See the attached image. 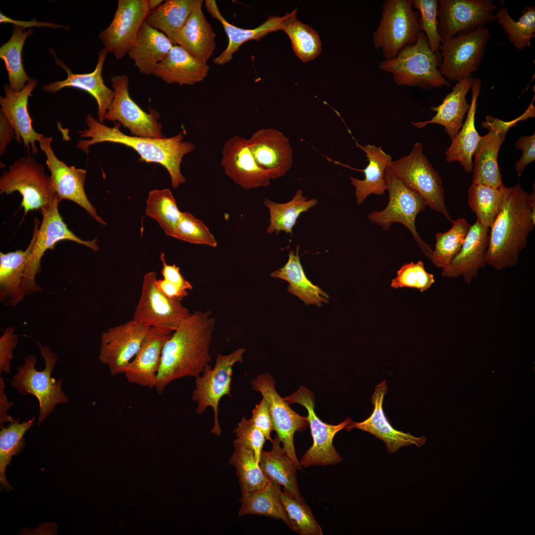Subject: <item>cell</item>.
Wrapping results in <instances>:
<instances>
[{
	"mask_svg": "<svg viewBox=\"0 0 535 535\" xmlns=\"http://www.w3.org/2000/svg\"><path fill=\"white\" fill-rule=\"evenodd\" d=\"M215 322L210 311H196L174 330L163 348L155 385L158 394L173 380L201 375L211 360Z\"/></svg>",
	"mask_w": 535,
	"mask_h": 535,
	"instance_id": "cell-1",
	"label": "cell"
},
{
	"mask_svg": "<svg viewBox=\"0 0 535 535\" xmlns=\"http://www.w3.org/2000/svg\"><path fill=\"white\" fill-rule=\"evenodd\" d=\"M535 225V185L530 194L519 183L505 186L501 208L490 228L486 265L496 270L515 266Z\"/></svg>",
	"mask_w": 535,
	"mask_h": 535,
	"instance_id": "cell-2",
	"label": "cell"
},
{
	"mask_svg": "<svg viewBox=\"0 0 535 535\" xmlns=\"http://www.w3.org/2000/svg\"><path fill=\"white\" fill-rule=\"evenodd\" d=\"M87 129L78 132L82 138L89 140H79L76 147L86 154L89 147L95 144L111 142L123 144L136 151L140 156L139 160L158 163L167 170L171 180L172 188L176 189L186 182V179L180 171L183 157L194 150V145L184 141L182 132L169 138H151L130 136L122 132L117 122L113 127H107L93 117L90 114L85 117Z\"/></svg>",
	"mask_w": 535,
	"mask_h": 535,
	"instance_id": "cell-3",
	"label": "cell"
},
{
	"mask_svg": "<svg viewBox=\"0 0 535 535\" xmlns=\"http://www.w3.org/2000/svg\"><path fill=\"white\" fill-rule=\"evenodd\" d=\"M441 57V54L431 50L426 36L421 32L415 44L404 47L394 58L381 61L378 68L391 74L398 86L425 90L449 87L450 83L439 69Z\"/></svg>",
	"mask_w": 535,
	"mask_h": 535,
	"instance_id": "cell-4",
	"label": "cell"
},
{
	"mask_svg": "<svg viewBox=\"0 0 535 535\" xmlns=\"http://www.w3.org/2000/svg\"><path fill=\"white\" fill-rule=\"evenodd\" d=\"M43 357L45 367L42 371L35 368L37 357L33 354L26 357L24 364L17 368V372L10 381L11 386L23 395L35 396L39 402L38 425L52 414L57 404H66L69 398L62 390L63 378L57 380L52 377L58 356L47 345L37 342Z\"/></svg>",
	"mask_w": 535,
	"mask_h": 535,
	"instance_id": "cell-5",
	"label": "cell"
},
{
	"mask_svg": "<svg viewBox=\"0 0 535 535\" xmlns=\"http://www.w3.org/2000/svg\"><path fill=\"white\" fill-rule=\"evenodd\" d=\"M387 168L405 185L421 195L431 210L453 222L445 203L442 180L424 154L422 143H415L409 154L392 161Z\"/></svg>",
	"mask_w": 535,
	"mask_h": 535,
	"instance_id": "cell-6",
	"label": "cell"
},
{
	"mask_svg": "<svg viewBox=\"0 0 535 535\" xmlns=\"http://www.w3.org/2000/svg\"><path fill=\"white\" fill-rule=\"evenodd\" d=\"M420 14L412 0H386L379 24L373 35L374 46L385 60L394 58L404 47L415 44L420 33Z\"/></svg>",
	"mask_w": 535,
	"mask_h": 535,
	"instance_id": "cell-7",
	"label": "cell"
},
{
	"mask_svg": "<svg viewBox=\"0 0 535 535\" xmlns=\"http://www.w3.org/2000/svg\"><path fill=\"white\" fill-rule=\"evenodd\" d=\"M387 168L384 177L389 195L388 204L383 210L371 212L368 219L380 226L384 231L390 230L395 223H401L410 231L417 246L430 260L433 250L421 238L415 226L417 215L428 206L426 202L421 195L405 185Z\"/></svg>",
	"mask_w": 535,
	"mask_h": 535,
	"instance_id": "cell-8",
	"label": "cell"
},
{
	"mask_svg": "<svg viewBox=\"0 0 535 535\" xmlns=\"http://www.w3.org/2000/svg\"><path fill=\"white\" fill-rule=\"evenodd\" d=\"M18 191L22 196L21 206L25 214L40 210L56 196L51 176L42 164L30 155L22 156L3 172L0 178V194H10Z\"/></svg>",
	"mask_w": 535,
	"mask_h": 535,
	"instance_id": "cell-9",
	"label": "cell"
},
{
	"mask_svg": "<svg viewBox=\"0 0 535 535\" xmlns=\"http://www.w3.org/2000/svg\"><path fill=\"white\" fill-rule=\"evenodd\" d=\"M59 202L56 196L50 203L39 210L42 215V221L24 273L23 288L26 295L43 291L36 282L35 277L41 272V261L45 252L48 249H54L56 243L62 240H69L84 245L95 252L99 250L97 238L85 241L69 230L59 213Z\"/></svg>",
	"mask_w": 535,
	"mask_h": 535,
	"instance_id": "cell-10",
	"label": "cell"
},
{
	"mask_svg": "<svg viewBox=\"0 0 535 535\" xmlns=\"http://www.w3.org/2000/svg\"><path fill=\"white\" fill-rule=\"evenodd\" d=\"M490 34L485 26L461 32L442 42L441 75L449 82H459L472 77L484 56Z\"/></svg>",
	"mask_w": 535,
	"mask_h": 535,
	"instance_id": "cell-11",
	"label": "cell"
},
{
	"mask_svg": "<svg viewBox=\"0 0 535 535\" xmlns=\"http://www.w3.org/2000/svg\"><path fill=\"white\" fill-rule=\"evenodd\" d=\"M283 398L289 404L297 403L301 405L308 412L306 417L310 425L313 443L299 461L301 466L307 468L311 466L334 465L341 462L342 458L333 446V438L338 432L351 423L352 420L347 417L337 425L323 422L315 412L314 394L304 386H300L297 390Z\"/></svg>",
	"mask_w": 535,
	"mask_h": 535,
	"instance_id": "cell-12",
	"label": "cell"
},
{
	"mask_svg": "<svg viewBox=\"0 0 535 535\" xmlns=\"http://www.w3.org/2000/svg\"><path fill=\"white\" fill-rule=\"evenodd\" d=\"M245 351L244 349L239 348L226 355L218 354L214 367L207 365L202 375L196 378L192 395V400L197 403L196 412L201 414L208 407L212 408L214 423L211 432L216 436L222 432L218 420L219 403L223 396H231L232 368L235 364L243 362Z\"/></svg>",
	"mask_w": 535,
	"mask_h": 535,
	"instance_id": "cell-13",
	"label": "cell"
},
{
	"mask_svg": "<svg viewBox=\"0 0 535 535\" xmlns=\"http://www.w3.org/2000/svg\"><path fill=\"white\" fill-rule=\"evenodd\" d=\"M535 116V107L531 105L522 115L513 120L505 121L489 115L485 117L482 127L488 130L482 136L474 154L473 164V183L493 188L503 185L501 173L498 164V155L507 132L519 121Z\"/></svg>",
	"mask_w": 535,
	"mask_h": 535,
	"instance_id": "cell-14",
	"label": "cell"
},
{
	"mask_svg": "<svg viewBox=\"0 0 535 535\" xmlns=\"http://www.w3.org/2000/svg\"><path fill=\"white\" fill-rule=\"evenodd\" d=\"M155 271L144 276L142 291L133 320L145 326H159L174 330L190 314L181 300L164 295L157 284Z\"/></svg>",
	"mask_w": 535,
	"mask_h": 535,
	"instance_id": "cell-15",
	"label": "cell"
},
{
	"mask_svg": "<svg viewBox=\"0 0 535 535\" xmlns=\"http://www.w3.org/2000/svg\"><path fill=\"white\" fill-rule=\"evenodd\" d=\"M254 390L259 392L268 402L273 422L283 448L296 465L297 469L302 467L297 458L294 444V436L297 431L305 430L309 424L307 417L294 411L289 403L281 397L275 389V382L270 374L258 375L251 381Z\"/></svg>",
	"mask_w": 535,
	"mask_h": 535,
	"instance_id": "cell-16",
	"label": "cell"
},
{
	"mask_svg": "<svg viewBox=\"0 0 535 535\" xmlns=\"http://www.w3.org/2000/svg\"><path fill=\"white\" fill-rule=\"evenodd\" d=\"M114 97L107 109L106 119L122 124L135 136L162 138L161 123L158 121L159 112L151 109L147 113L131 98L128 91L129 80L123 74L111 79Z\"/></svg>",
	"mask_w": 535,
	"mask_h": 535,
	"instance_id": "cell-17",
	"label": "cell"
},
{
	"mask_svg": "<svg viewBox=\"0 0 535 535\" xmlns=\"http://www.w3.org/2000/svg\"><path fill=\"white\" fill-rule=\"evenodd\" d=\"M498 7L491 0H439L438 34L444 41L496 20Z\"/></svg>",
	"mask_w": 535,
	"mask_h": 535,
	"instance_id": "cell-18",
	"label": "cell"
},
{
	"mask_svg": "<svg viewBox=\"0 0 535 535\" xmlns=\"http://www.w3.org/2000/svg\"><path fill=\"white\" fill-rule=\"evenodd\" d=\"M151 10L147 0H119L110 25L99 38L116 59L123 58L134 43L138 31Z\"/></svg>",
	"mask_w": 535,
	"mask_h": 535,
	"instance_id": "cell-19",
	"label": "cell"
},
{
	"mask_svg": "<svg viewBox=\"0 0 535 535\" xmlns=\"http://www.w3.org/2000/svg\"><path fill=\"white\" fill-rule=\"evenodd\" d=\"M150 327L132 320L102 332L99 359L112 375L124 373Z\"/></svg>",
	"mask_w": 535,
	"mask_h": 535,
	"instance_id": "cell-20",
	"label": "cell"
},
{
	"mask_svg": "<svg viewBox=\"0 0 535 535\" xmlns=\"http://www.w3.org/2000/svg\"><path fill=\"white\" fill-rule=\"evenodd\" d=\"M52 137L44 136L39 140L40 147L46 156V163L51 172L52 183L59 201L62 199L73 201L84 209L97 221L103 225L106 223L97 213L90 203L84 189L87 171L74 166H68L59 160L52 147Z\"/></svg>",
	"mask_w": 535,
	"mask_h": 535,
	"instance_id": "cell-21",
	"label": "cell"
},
{
	"mask_svg": "<svg viewBox=\"0 0 535 535\" xmlns=\"http://www.w3.org/2000/svg\"><path fill=\"white\" fill-rule=\"evenodd\" d=\"M248 140L249 150L257 165L271 179L284 175L291 167L293 156L289 140L280 131L263 128Z\"/></svg>",
	"mask_w": 535,
	"mask_h": 535,
	"instance_id": "cell-22",
	"label": "cell"
},
{
	"mask_svg": "<svg viewBox=\"0 0 535 535\" xmlns=\"http://www.w3.org/2000/svg\"><path fill=\"white\" fill-rule=\"evenodd\" d=\"M221 155V165L225 174L244 189L270 184V178L256 163L247 139L239 136L229 138L223 147Z\"/></svg>",
	"mask_w": 535,
	"mask_h": 535,
	"instance_id": "cell-23",
	"label": "cell"
},
{
	"mask_svg": "<svg viewBox=\"0 0 535 535\" xmlns=\"http://www.w3.org/2000/svg\"><path fill=\"white\" fill-rule=\"evenodd\" d=\"M387 390L385 380L376 385L371 399L374 409L371 416L361 422L352 421L346 427V430L358 428L374 435L384 442L388 454L394 453L401 447L411 444L422 447L426 441V436L417 437L410 433L397 430L387 420L382 406Z\"/></svg>",
	"mask_w": 535,
	"mask_h": 535,
	"instance_id": "cell-24",
	"label": "cell"
},
{
	"mask_svg": "<svg viewBox=\"0 0 535 535\" xmlns=\"http://www.w3.org/2000/svg\"><path fill=\"white\" fill-rule=\"evenodd\" d=\"M173 331L166 327L150 328L138 352L123 373L129 382L155 387L163 347Z\"/></svg>",
	"mask_w": 535,
	"mask_h": 535,
	"instance_id": "cell-25",
	"label": "cell"
},
{
	"mask_svg": "<svg viewBox=\"0 0 535 535\" xmlns=\"http://www.w3.org/2000/svg\"><path fill=\"white\" fill-rule=\"evenodd\" d=\"M490 228L478 220L471 225L462 247L449 266L442 270L443 277L462 276L470 284L476 278L481 268L486 266L485 255L489 244Z\"/></svg>",
	"mask_w": 535,
	"mask_h": 535,
	"instance_id": "cell-26",
	"label": "cell"
},
{
	"mask_svg": "<svg viewBox=\"0 0 535 535\" xmlns=\"http://www.w3.org/2000/svg\"><path fill=\"white\" fill-rule=\"evenodd\" d=\"M108 52L104 48L98 53V59L95 70L91 73L74 74L61 60L56 57V64L67 73V78L62 81L47 84L43 87L44 91L56 93L64 87H70L86 91L96 100L98 104V120L103 124L106 115L114 97V90L107 88L104 83L102 70Z\"/></svg>",
	"mask_w": 535,
	"mask_h": 535,
	"instance_id": "cell-27",
	"label": "cell"
},
{
	"mask_svg": "<svg viewBox=\"0 0 535 535\" xmlns=\"http://www.w3.org/2000/svg\"><path fill=\"white\" fill-rule=\"evenodd\" d=\"M32 78L26 87L19 92L13 91L7 84L3 86L4 97H0V111L7 117L15 131V139L18 143H23L28 150L31 148L34 155L38 153L35 142L45 136L36 132L32 126V119L28 111V100L38 84Z\"/></svg>",
	"mask_w": 535,
	"mask_h": 535,
	"instance_id": "cell-28",
	"label": "cell"
},
{
	"mask_svg": "<svg viewBox=\"0 0 535 535\" xmlns=\"http://www.w3.org/2000/svg\"><path fill=\"white\" fill-rule=\"evenodd\" d=\"M34 221L33 236L25 251L0 252V302L4 306H15L26 295L23 288L24 273L40 227L36 216Z\"/></svg>",
	"mask_w": 535,
	"mask_h": 535,
	"instance_id": "cell-29",
	"label": "cell"
},
{
	"mask_svg": "<svg viewBox=\"0 0 535 535\" xmlns=\"http://www.w3.org/2000/svg\"><path fill=\"white\" fill-rule=\"evenodd\" d=\"M202 0H196L186 23L176 34L174 44L184 49L203 64L212 56L215 48L216 35L203 14Z\"/></svg>",
	"mask_w": 535,
	"mask_h": 535,
	"instance_id": "cell-30",
	"label": "cell"
},
{
	"mask_svg": "<svg viewBox=\"0 0 535 535\" xmlns=\"http://www.w3.org/2000/svg\"><path fill=\"white\" fill-rule=\"evenodd\" d=\"M473 81V78L471 77L456 82L441 104L430 108L436 112L435 115L428 121H412L413 126L420 129L428 124H439L444 127L452 140L461 128L464 116L470 107L466 97L472 89Z\"/></svg>",
	"mask_w": 535,
	"mask_h": 535,
	"instance_id": "cell-31",
	"label": "cell"
},
{
	"mask_svg": "<svg viewBox=\"0 0 535 535\" xmlns=\"http://www.w3.org/2000/svg\"><path fill=\"white\" fill-rule=\"evenodd\" d=\"M174 45L165 34L150 26L145 21L127 54L141 73L150 75Z\"/></svg>",
	"mask_w": 535,
	"mask_h": 535,
	"instance_id": "cell-32",
	"label": "cell"
},
{
	"mask_svg": "<svg viewBox=\"0 0 535 535\" xmlns=\"http://www.w3.org/2000/svg\"><path fill=\"white\" fill-rule=\"evenodd\" d=\"M182 47L174 45L165 57L156 67L153 75L167 83L193 85L202 81L209 70Z\"/></svg>",
	"mask_w": 535,
	"mask_h": 535,
	"instance_id": "cell-33",
	"label": "cell"
},
{
	"mask_svg": "<svg viewBox=\"0 0 535 535\" xmlns=\"http://www.w3.org/2000/svg\"><path fill=\"white\" fill-rule=\"evenodd\" d=\"M205 6L208 12L222 24L228 38L226 49L213 59L215 64L222 65L230 62L244 43L251 40L259 41L269 33L280 30L282 17L270 16L258 27L247 29L229 23L221 14L215 0H205Z\"/></svg>",
	"mask_w": 535,
	"mask_h": 535,
	"instance_id": "cell-34",
	"label": "cell"
},
{
	"mask_svg": "<svg viewBox=\"0 0 535 535\" xmlns=\"http://www.w3.org/2000/svg\"><path fill=\"white\" fill-rule=\"evenodd\" d=\"M481 85V81L479 78H473L472 99L466 121L445 152L447 162H459L468 173L473 170L472 158L481 138L475 125L477 101Z\"/></svg>",
	"mask_w": 535,
	"mask_h": 535,
	"instance_id": "cell-35",
	"label": "cell"
},
{
	"mask_svg": "<svg viewBox=\"0 0 535 535\" xmlns=\"http://www.w3.org/2000/svg\"><path fill=\"white\" fill-rule=\"evenodd\" d=\"M356 146L362 150L368 160V164L362 170L365 174L364 179L350 177L351 184L355 188L356 203L362 204L371 194L381 196L387 190L384 177L386 169L392 162L390 155L385 153L381 147L374 145L362 146L356 142Z\"/></svg>",
	"mask_w": 535,
	"mask_h": 535,
	"instance_id": "cell-36",
	"label": "cell"
},
{
	"mask_svg": "<svg viewBox=\"0 0 535 535\" xmlns=\"http://www.w3.org/2000/svg\"><path fill=\"white\" fill-rule=\"evenodd\" d=\"M277 436L272 441L269 451L263 450L260 465L267 478L283 487V491L297 500L305 502L298 487L297 468L287 453L280 446Z\"/></svg>",
	"mask_w": 535,
	"mask_h": 535,
	"instance_id": "cell-37",
	"label": "cell"
},
{
	"mask_svg": "<svg viewBox=\"0 0 535 535\" xmlns=\"http://www.w3.org/2000/svg\"><path fill=\"white\" fill-rule=\"evenodd\" d=\"M298 249V246L295 253L291 250L285 265L272 272L271 276L287 281L289 283L288 291L299 298L306 305L312 304L321 306L322 303L328 302L329 296L319 286L314 284L306 276L300 263Z\"/></svg>",
	"mask_w": 535,
	"mask_h": 535,
	"instance_id": "cell-38",
	"label": "cell"
},
{
	"mask_svg": "<svg viewBox=\"0 0 535 535\" xmlns=\"http://www.w3.org/2000/svg\"><path fill=\"white\" fill-rule=\"evenodd\" d=\"M280 485L269 481L262 489L242 492L239 516L257 515L281 520L292 530V525L282 506Z\"/></svg>",
	"mask_w": 535,
	"mask_h": 535,
	"instance_id": "cell-39",
	"label": "cell"
},
{
	"mask_svg": "<svg viewBox=\"0 0 535 535\" xmlns=\"http://www.w3.org/2000/svg\"><path fill=\"white\" fill-rule=\"evenodd\" d=\"M196 1L166 0L151 11L146 21L150 26L165 34L174 44L175 36L188 19Z\"/></svg>",
	"mask_w": 535,
	"mask_h": 535,
	"instance_id": "cell-40",
	"label": "cell"
},
{
	"mask_svg": "<svg viewBox=\"0 0 535 535\" xmlns=\"http://www.w3.org/2000/svg\"><path fill=\"white\" fill-rule=\"evenodd\" d=\"M297 10L282 17L280 30L291 40L295 54L303 62L314 59L321 51V43L318 32L296 17Z\"/></svg>",
	"mask_w": 535,
	"mask_h": 535,
	"instance_id": "cell-41",
	"label": "cell"
},
{
	"mask_svg": "<svg viewBox=\"0 0 535 535\" xmlns=\"http://www.w3.org/2000/svg\"><path fill=\"white\" fill-rule=\"evenodd\" d=\"M302 189L296 191L292 199L285 203H277L268 199L264 202L269 212V224L267 233L280 231L286 233H292V229L296 224L300 215L315 206L318 201L315 199H308L304 197Z\"/></svg>",
	"mask_w": 535,
	"mask_h": 535,
	"instance_id": "cell-42",
	"label": "cell"
},
{
	"mask_svg": "<svg viewBox=\"0 0 535 535\" xmlns=\"http://www.w3.org/2000/svg\"><path fill=\"white\" fill-rule=\"evenodd\" d=\"M233 443L234 451L229 457V463L236 469L242 493L264 488L269 480L256 460L253 452L237 438Z\"/></svg>",
	"mask_w": 535,
	"mask_h": 535,
	"instance_id": "cell-43",
	"label": "cell"
},
{
	"mask_svg": "<svg viewBox=\"0 0 535 535\" xmlns=\"http://www.w3.org/2000/svg\"><path fill=\"white\" fill-rule=\"evenodd\" d=\"M32 34V29L26 31L22 27L14 25L11 38L0 48V57L5 63L9 86L15 92L24 89L26 82L32 79L27 75L23 68L22 51L26 39Z\"/></svg>",
	"mask_w": 535,
	"mask_h": 535,
	"instance_id": "cell-44",
	"label": "cell"
},
{
	"mask_svg": "<svg viewBox=\"0 0 535 535\" xmlns=\"http://www.w3.org/2000/svg\"><path fill=\"white\" fill-rule=\"evenodd\" d=\"M504 187V185L493 188L473 182L470 186L469 206L483 226L490 228L493 223L502 205Z\"/></svg>",
	"mask_w": 535,
	"mask_h": 535,
	"instance_id": "cell-45",
	"label": "cell"
},
{
	"mask_svg": "<svg viewBox=\"0 0 535 535\" xmlns=\"http://www.w3.org/2000/svg\"><path fill=\"white\" fill-rule=\"evenodd\" d=\"M145 214L159 223L167 236L174 237L181 212L170 189L150 191L146 201Z\"/></svg>",
	"mask_w": 535,
	"mask_h": 535,
	"instance_id": "cell-46",
	"label": "cell"
},
{
	"mask_svg": "<svg viewBox=\"0 0 535 535\" xmlns=\"http://www.w3.org/2000/svg\"><path fill=\"white\" fill-rule=\"evenodd\" d=\"M496 19L508 36L515 48L522 51L531 45V39L535 35V7L526 6L522 10L518 21L509 15L508 9L501 6L497 10Z\"/></svg>",
	"mask_w": 535,
	"mask_h": 535,
	"instance_id": "cell-47",
	"label": "cell"
},
{
	"mask_svg": "<svg viewBox=\"0 0 535 535\" xmlns=\"http://www.w3.org/2000/svg\"><path fill=\"white\" fill-rule=\"evenodd\" d=\"M446 232L436 234V243L431 261L436 268H446L460 251L471 225L464 218L453 220Z\"/></svg>",
	"mask_w": 535,
	"mask_h": 535,
	"instance_id": "cell-48",
	"label": "cell"
},
{
	"mask_svg": "<svg viewBox=\"0 0 535 535\" xmlns=\"http://www.w3.org/2000/svg\"><path fill=\"white\" fill-rule=\"evenodd\" d=\"M35 417L28 421L19 423L15 420L6 427H1L0 431V480L4 488L12 489L5 476L6 468L12 456L20 452L25 445L24 435L34 424Z\"/></svg>",
	"mask_w": 535,
	"mask_h": 535,
	"instance_id": "cell-49",
	"label": "cell"
},
{
	"mask_svg": "<svg viewBox=\"0 0 535 535\" xmlns=\"http://www.w3.org/2000/svg\"><path fill=\"white\" fill-rule=\"evenodd\" d=\"M282 506L292 525V530L300 535H322L321 527L305 502L300 501L281 491Z\"/></svg>",
	"mask_w": 535,
	"mask_h": 535,
	"instance_id": "cell-50",
	"label": "cell"
},
{
	"mask_svg": "<svg viewBox=\"0 0 535 535\" xmlns=\"http://www.w3.org/2000/svg\"><path fill=\"white\" fill-rule=\"evenodd\" d=\"M414 8L419 13V24L421 32L427 37L431 50L439 53L442 43L437 30L438 4L437 0H412Z\"/></svg>",
	"mask_w": 535,
	"mask_h": 535,
	"instance_id": "cell-51",
	"label": "cell"
},
{
	"mask_svg": "<svg viewBox=\"0 0 535 535\" xmlns=\"http://www.w3.org/2000/svg\"><path fill=\"white\" fill-rule=\"evenodd\" d=\"M173 237L190 243L214 247L217 245L214 235L203 222L187 212H181Z\"/></svg>",
	"mask_w": 535,
	"mask_h": 535,
	"instance_id": "cell-52",
	"label": "cell"
},
{
	"mask_svg": "<svg viewBox=\"0 0 535 535\" xmlns=\"http://www.w3.org/2000/svg\"><path fill=\"white\" fill-rule=\"evenodd\" d=\"M435 282L434 275L425 269L422 261L404 264L397 271L396 276L391 280L393 288L408 287L424 292Z\"/></svg>",
	"mask_w": 535,
	"mask_h": 535,
	"instance_id": "cell-53",
	"label": "cell"
},
{
	"mask_svg": "<svg viewBox=\"0 0 535 535\" xmlns=\"http://www.w3.org/2000/svg\"><path fill=\"white\" fill-rule=\"evenodd\" d=\"M233 431L237 438L251 450L256 460L260 463L264 444L267 440L263 433L252 423L251 419L243 417Z\"/></svg>",
	"mask_w": 535,
	"mask_h": 535,
	"instance_id": "cell-54",
	"label": "cell"
},
{
	"mask_svg": "<svg viewBox=\"0 0 535 535\" xmlns=\"http://www.w3.org/2000/svg\"><path fill=\"white\" fill-rule=\"evenodd\" d=\"M15 330L14 326H8L0 337V374L10 372L11 363L14 358L13 351L18 346L19 340Z\"/></svg>",
	"mask_w": 535,
	"mask_h": 535,
	"instance_id": "cell-55",
	"label": "cell"
},
{
	"mask_svg": "<svg viewBox=\"0 0 535 535\" xmlns=\"http://www.w3.org/2000/svg\"><path fill=\"white\" fill-rule=\"evenodd\" d=\"M252 413L250 419L253 424L263 433L267 440L272 442L271 432L274 427L268 404L264 398L256 405Z\"/></svg>",
	"mask_w": 535,
	"mask_h": 535,
	"instance_id": "cell-56",
	"label": "cell"
},
{
	"mask_svg": "<svg viewBox=\"0 0 535 535\" xmlns=\"http://www.w3.org/2000/svg\"><path fill=\"white\" fill-rule=\"evenodd\" d=\"M515 146L523 152L521 158L515 164V169L520 178L525 167L535 160V134L520 137Z\"/></svg>",
	"mask_w": 535,
	"mask_h": 535,
	"instance_id": "cell-57",
	"label": "cell"
},
{
	"mask_svg": "<svg viewBox=\"0 0 535 535\" xmlns=\"http://www.w3.org/2000/svg\"><path fill=\"white\" fill-rule=\"evenodd\" d=\"M160 260L162 263L161 272L163 279L177 285L184 290H191L192 289V284L182 276L178 267L175 265H170L167 264L163 253L161 254Z\"/></svg>",
	"mask_w": 535,
	"mask_h": 535,
	"instance_id": "cell-58",
	"label": "cell"
},
{
	"mask_svg": "<svg viewBox=\"0 0 535 535\" xmlns=\"http://www.w3.org/2000/svg\"><path fill=\"white\" fill-rule=\"evenodd\" d=\"M15 138V131L4 114L0 112V156H2L8 144Z\"/></svg>",
	"mask_w": 535,
	"mask_h": 535,
	"instance_id": "cell-59",
	"label": "cell"
},
{
	"mask_svg": "<svg viewBox=\"0 0 535 535\" xmlns=\"http://www.w3.org/2000/svg\"><path fill=\"white\" fill-rule=\"evenodd\" d=\"M0 23H10L13 24L14 25L21 26L24 28L25 29L27 27H50L54 29H56L58 28H63L68 30V28H69V27L67 26L61 25L55 23L37 21L35 18L30 21L14 20L11 18L6 16V15H4L1 12H0Z\"/></svg>",
	"mask_w": 535,
	"mask_h": 535,
	"instance_id": "cell-60",
	"label": "cell"
},
{
	"mask_svg": "<svg viewBox=\"0 0 535 535\" xmlns=\"http://www.w3.org/2000/svg\"><path fill=\"white\" fill-rule=\"evenodd\" d=\"M157 284L161 291L171 299L181 300L188 295L187 290H184L177 285L164 279H157Z\"/></svg>",
	"mask_w": 535,
	"mask_h": 535,
	"instance_id": "cell-61",
	"label": "cell"
},
{
	"mask_svg": "<svg viewBox=\"0 0 535 535\" xmlns=\"http://www.w3.org/2000/svg\"><path fill=\"white\" fill-rule=\"evenodd\" d=\"M5 383L2 377H0V425L2 427L3 423H12L15 421L7 414L8 410L13 405V402H9L4 391Z\"/></svg>",
	"mask_w": 535,
	"mask_h": 535,
	"instance_id": "cell-62",
	"label": "cell"
},
{
	"mask_svg": "<svg viewBox=\"0 0 535 535\" xmlns=\"http://www.w3.org/2000/svg\"><path fill=\"white\" fill-rule=\"evenodd\" d=\"M149 7L151 11L159 7L163 2L162 0H147Z\"/></svg>",
	"mask_w": 535,
	"mask_h": 535,
	"instance_id": "cell-63",
	"label": "cell"
}]
</instances>
